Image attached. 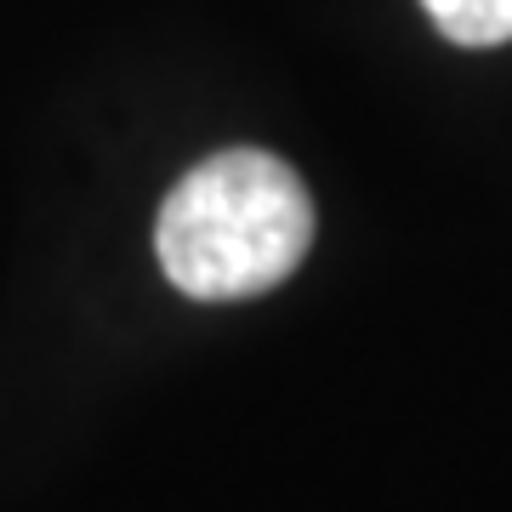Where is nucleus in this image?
Instances as JSON below:
<instances>
[{"instance_id": "f257e3e1", "label": "nucleus", "mask_w": 512, "mask_h": 512, "mask_svg": "<svg viewBox=\"0 0 512 512\" xmlns=\"http://www.w3.org/2000/svg\"><path fill=\"white\" fill-rule=\"evenodd\" d=\"M313 245V200L268 148H228L165 194L154 256L194 302H245L302 268Z\"/></svg>"}, {"instance_id": "f03ea898", "label": "nucleus", "mask_w": 512, "mask_h": 512, "mask_svg": "<svg viewBox=\"0 0 512 512\" xmlns=\"http://www.w3.org/2000/svg\"><path fill=\"white\" fill-rule=\"evenodd\" d=\"M421 12L456 46H507L512 40V0H421Z\"/></svg>"}]
</instances>
